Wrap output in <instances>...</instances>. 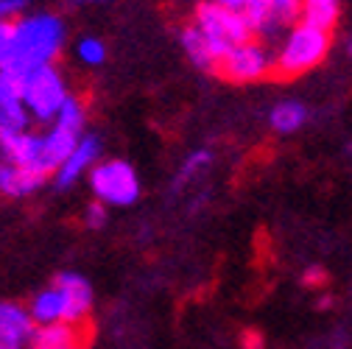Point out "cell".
Masks as SVG:
<instances>
[{"mask_svg": "<svg viewBox=\"0 0 352 349\" xmlns=\"http://www.w3.org/2000/svg\"><path fill=\"white\" fill-rule=\"evenodd\" d=\"M65 42V23L56 14L39 12L25 14L12 23V42L0 62V70H6L17 78H25L31 70L54 65Z\"/></svg>", "mask_w": 352, "mask_h": 349, "instance_id": "1", "label": "cell"}, {"mask_svg": "<svg viewBox=\"0 0 352 349\" xmlns=\"http://www.w3.org/2000/svg\"><path fill=\"white\" fill-rule=\"evenodd\" d=\"M76 51H78V59L84 62V65H101L104 59H107V48H104V42L101 39H96V36H84V39H78V45H76Z\"/></svg>", "mask_w": 352, "mask_h": 349, "instance_id": "20", "label": "cell"}, {"mask_svg": "<svg viewBox=\"0 0 352 349\" xmlns=\"http://www.w3.org/2000/svg\"><path fill=\"white\" fill-rule=\"evenodd\" d=\"M36 324L28 316V308L20 302H0V349H28Z\"/></svg>", "mask_w": 352, "mask_h": 349, "instance_id": "8", "label": "cell"}, {"mask_svg": "<svg viewBox=\"0 0 352 349\" xmlns=\"http://www.w3.org/2000/svg\"><path fill=\"white\" fill-rule=\"evenodd\" d=\"M28 112L23 106V78L0 70V132H28Z\"/></svg>", "mask_w": 352, "mask_h": 349, "instance_id": "9", "label": "cell"}, {"mask_svg": "<svg viewBox=\"0 0 352 349\" xmlns=\"http://www.w3.org/2000/svg\"><path fill=\"white\" fill-rule=\"evenodd\" d=\"M182 45H185V51H188V56H190V62H193L196 67H201V70H215V59H212V54H210V48H207L201 31H199L193 23L182 28Z\"/></svg>", "mask_w": 352, "mask_h": 349, "instance_id": "17", "label": "cell"}, {"mask_svg": "<svg viewBox=\"0 0 352 349\" xmlns=\"http://www.w3.org/2000/svg\"><path fill=\"white\" fill-rule=\"evenodd\" d=\"M67 95L70 93L65 87V78L54 65L31 70L23 78V106H25L28 117L36 123H54V117L62 109Z\"/></svg>", "mask_w": 352, "mask_h": 349, "instance_id": "4", "label": "cell"}, {"mask_svg": "<svg viewBox=\"0 0 352 349\" xmlns=\"http://www.w3.org/2000/svg\"><path fill=\"white\" fill-rule=\"evenodd\" d=\"M12 23H0V62H3V56L9 51V42H12Z\"/></svg>", "mask_w": 352, "mask_h": 349, "instance_id": "24", "label": "cell"}, {"mask_svg": "<svg viewBox=\"0 0 352 349\" xmlns=\"http://www.w3.org/2000/svg\"><path fill=\"white\" fill-rule=\"evenodd\" d=\"M305 117H307V109H305L302 104L285 101V104H280V106L272 112V126L277 128V132L288 135V132H296V128L305 123Z\"/></svg>", "mask_w": 352, "mask_h": 349, "instance_id": "18", "label": "cell"}, {"mask_svg": "<svg viewBox=\"0 0 352 349\" xmlns=\"http://www.w3.org/2000/svg\"><path fill=\"white\" fill-rule=\"evenodd\" d=\"M28 316H31V322L36 327L65 322V299H62V291L56 285H48L45 291H39L31 299V304H28Z\"/></svg>", "mask_w": 352, "mask_h": 349, "instance_id": "14", "label": "cell"}, {"mask_svg": "<svg viewBox=\"0 0 352 349\" xmlns=\"http://www.w3.org/2000/svg\"><path fill=\"white\" fill-rule=\"evenodd\" d=\"M101 157V140L96 135H81V140L76 143V148L67 154V159L54 170V182L59 190L73 188L84 170H90L96 165V159Z\"/></svg>", "mask_w": 352, "mask_h": 349, "instance_id": "10", "label": "cell"}, {"mask_svg": "<svg viewBox=\"0 0 352 349\" xmlns=\"http://www.w3.org/2000/svg\"><path fill=\"white\" fill-rule=\"evenodd\" d=\"M48 177L23 168V165H9V162H0V196H9V199H23L34 190H39L45 185Z\"/></svg>", "mask_w": 352, "mask_h": 349, "instance_id": "13", "label": "cell"}, {"mask_svg": "<svg viewBox=\"0 0 352 349\" xmlns=\"http://www.w3.org/2000/svg\"><path fill=\"white\" fill-rule=\"evenodd\" d=\"M31 0H0V23H12L17 14L28 9Z\"/></svg>", "mask_w": 352, "mask_h": 349, "instance_id": "22", "label": "cell"}, {"mask_svg": "<svg viewBox=\"0 0 352 349\" xmlns=\"http://www.w3.org/2000/svg\"><path fill=\"white\" fill-rule=\"evenodd\" d=\"M90 188L101 204H115V207H129L140 196L138 173L123 159L96 165L90 173Z\"/></svg>", "mask_w": 352, "mask_h": 349, "instance_id": "5", "label": "cell"}, {"mask_svg": "<svg viewBox=\"0 0 352 349\" xmlns=\"http://www.w3.org/2000/svg\"><path fill=\"white\" fill-rule=\"evenodd\" d=\"M0 157H3V162H9V165H23V168L36 170L39 135H31V132H0Z\"/></svg>", "mask_w": 352, "mask_h": 349, "instance_id": "12", "label": "cell"}, {"mask_svg": "<svg viewBox=\"0 0 352 349\" xmlns=\"http://www.w3.org/2000/svg\"><path fill=\"white\" fill-rule=\"evenodd\" d=\"M56 349H87V344H67V346H56Z\"/></svg>", "mask_w": 352, "mask_h": 349, "instance_id": "27", "label": "cell"}, {"mask_svg": "<svg viewBox=\"0 0 352 349\" xmlns=\"http://www.w3.org/2000/svg\"><path fill=\"white\" fill-rule=\"evenodd\" d=\"M210 151H196V154H190L188 157V162H185V168L179 170V179H176V188H179V185H185L190 177H193V173H199L204 165H210Z\"/></svg>", "mask_w": 352, "mask_h": 349, "instance_id": "21", "label": "cell"}, {"mask_svg": "<svg viewBox=\"0 0 352 349\" xmlns=\"http://www.w3.org/2000/svg\"><path fill=\"white\" fill-rule=\"evenodd\" d=\"M305 282H307V285H319V282H324V271H322V269H311V271L305 274Z\"/></svg>", "mask_w": 352, "mask_h": 349, "instance_id": "25", "label": "cell"}, {"mask_svg": "<svg viewBox=\"0 0 352 349\" xmlns=\"http://www.w3.org/2000/svg\"><path fill=\"white\" fill-rule=\"evenodd\" d=\"M338 14H341L338 0H302L299 6V20L322 31H333V25L338 23Z\"/></svg>", "mask_w": 352, "mask_h": 349, "instance_id": "16", "label": "cell"}, {"mask_svg": "<svg viewBox=\"0 0 352 349\" xmlns=\"http://www.w3.org/2000/svg\"><path fill=\"white\" fill-rule=\"evenodd\" d=\"M272 70V62L266 56V48L260 42L249 39L243 45H235L230 54H224L215 62V73L230 84H252L266 78Z\"/></svg>", "mask_w": 352, "mask_h": 349, "instance_id": "6", "label": "cell"}, {"mask_svg": "<svg viewBox=\"0 0 352 349\" xmlns=\"http://www.w3.org/2000/svg\"><path fill=\"white\" fill-rule=\"evenodd\" d=\"M67 344H84L81 324H65V322L42 324L34 330L28 349H56V346H67Z\"/></svg>", "mask_w": 352, "mask_h": 349, "instance_id": "15", "label": "cell"}, {"mask_svg": "<svg viewBox=\"0 0 352 349\" xmlns=\"http://www.w3.org/2000/svg\"><path fill=\"white\" fill-rule=\"evenodd\" d=\"M299 6L302 0H269V31L299 20Z\"/></svg>", "mask_w": 352, "mask_h": 349, "instance_id": "19", "label": "cell"}, {"mask_svg": "<svg viewBox=\"0 0 352 349\" xmlns=\"http://www.w3.org/2000/svg\"><path fill=\"white\" fill-rule=\"evenodd\" d=\"M193 25L201 31L215 62L224 54H230L235 45H243V42L252 39V31L243 23V17L232 9H227V6H218L215 0L212 3H201L196 9V23Z\"/></svg>", "mask_w": 352, "mask_h": 349, "instance_id": "3", "label": "cell"}, {"mask_svg": "<svg viewBox=\"0 0 352 349\" xmlns=\"http://www.w3.org/2000/svg\"><path fill=\"white\" fill-rule=\"evenodd\" d=\"M218 6H227V9H232V12H238L241 6H243V0H215Z\"/></svg>", "mask_w": 352, "mask_h": 349, "instance_id": "26", "label": "cell"}, {"mask_svg": "<svg viewBox=\"0 0 352 349\" xmlns=\"http://www.w3.org/2000/svg\"><path fill=\"white\" fill-rule=\"evenodd\" d=\"M87 227L90 229H101L104 224H107V204H101V201H96V204H90V210H87Z\"/></svg>", "mask_w": 352, "mask_h": 349, "instance_id": "23", "label": "cell"}, {"mask_svg": "<svg viewBox=\"0 0 352 349\" xmlns=\"http://www.w3.org/2000/svg\"><path fill=\"white\" fill-rule=\"evenodd\" d=\"M330 45H333V34L330 31H322V28H314V25H305L299 23L288 42L283 45L277 62L272 65V76L277 78H296L307 70H314L324 62V56L330 54Z\"/></svg>", "mask_w": 352, "mask_h": 349, "instance_id": "2", "label": "cell"}, {"mask_svg": "<svg viewBox=\"0 0 352 349\" xmlns=\"http://www.w3.org/2000/svg\"><path fill=\"white\" fill-rule=\"evenodd\" d=\"M76 3H104V0H76Z\"/></svg>", "mask_w": 352, "mask_h": 349, "instance_id": "28", "label": "cell"}, {"mask_svg": "<svg viewBox=\"0 0 352 349\" xmlns=\"http://www.w3.org/2000/svg\"><path fill=\"white\" fill-rule=\"evenodd\" d=\"M81 140V132L62 126V123H51V128L45 135H39V159H36V170L42 177H54V170L67 159V154L76 148V143Z\"/></svg>", "mask_w": 352, "mask_h": 349, "instance_id": "7", "label": "cell"}, {"mask_svg": "<svg viewBox=\"0 0 352 349\" xmlns=\"http://www.w3.org/2000/svg\"><path fill=\"white\" fill-rule=\"evenodd\" d=\"M54 285L62 291L65 299V324H84L93 311V288L81 274H59Z\"/></svg>", "mask_w": 352, "mask_h": 349, "instance_id": "11", "label": "cell"}]
</instances>
